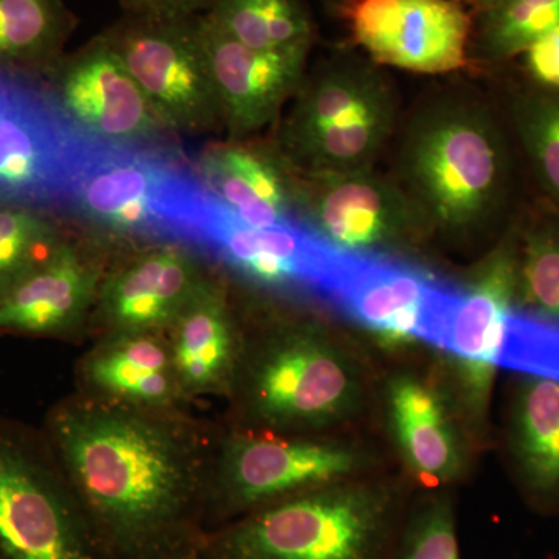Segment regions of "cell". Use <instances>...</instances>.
<instances>
[{
    "instance_id": "obj_1",
    "label": "cell",
    "mask_w": 559,
    "mask_h": 559,
    "mask_svg": "<svg viewBox=\"0 0 559 559\" xmlns=\"http://www.w3.org/2000/svg\"><path fill=\"white\" fill-rule=\"evenodd\" d=\"M49 433L106 559H198L215 447L197 425L86 393L53 411Z\"/></svg>"
},
{
    "instance_id": "obj_2",
    "label": "cell",
    "mask_w": 559,
    "mask_h": 559,
    "mask_svg": "<svg viewBox=\"0 0 559 559\" xmlns=\"http://www.w3.org/2000/svg\"><path fill=\"white\" fill-rule=\"evenodd\" d=\"M229 399L234 426L280 436H358L381 378L347 331L297 307L252 308Z\"/></svg>"
},
{
    "instance_id": "obj_3",
    "label": "cell",
    "mask_w": 559,
    "mask_h": 559,
    "mask_svg": "<svg viewBox=\"0 0 559 559\" xmlns=\"http://www.w3.org/2000/svg\"><path fill=\"white\" fill-rule=\"evenodd\" d=\"M395 178L428 237L471 248L498 229L509 204L511 156L498 117L471 91L419 102L395 132Z\"/></svg>"
},
{
    "instance_id": "obj_4",
    "label": "cell",
    "mask_w": 559,
    "mask_h": 559,
    "mask_svg": "<svg viewBox=\"0 0 559 559\" xmlns=\"http://www.w3.org/2000/svg\"><path fill=\"white\" fill-rule=\"evenodd\" d=\"M207 197L179 145L109 142L81 131L58 215L109 249L193 246Z\"/></svg>"
},
{
    "instance_id": "obj_5",
    "label": "cell",
    "mask_w": 559,
    "mask_h": 559,
    "mask_svg": "<svg viewBox=\"0 0 559 559\" xmlns=\"http://www.w3.org/2000/svg\"><path fill=\"white\" fill-rule=\"evenodd\" d=\"M414 492L380 473L304 492L210 530L198 559H390Z\"/></svg>"
},
{
    "instance_id": "obj_6",
    "label": "cell",
    "mask_w": 559,
    "mask_h": 559,
    "mask_svg": "<svg viewBox=\"0 0 559 559\" xmlns=\"http://www.w3.org/2000/svg\"><path fill=\"white\" fill-rule=\"evenodd\" d=\"M272 140L299 175L369 170L395 138L400 100L382 66L336 51L307 68Z\"/></svg>"
},
{
    "instance_id": "obj_7",
    "label": "cell",
    "mask_w": 559,
    "mask_h": 559,
    "mask_svg": "<svg viewBox=\"0 0 559 559\" xmlns=\"http://www.w3.org/2000/svg\"><path fill=\"white\" fill-rule=\"evenodd\" d=\"M426 366L382 374L378 412L415 491H452L468 479L487 444L488 403L466 384L450 356L436 349Z\"/></svg>"
},
{
    "instance_id": "obj_8",
    "label": "cell",
    "mask_w": 559,
    "mask_h": 559,
    "mask_svg": "<svg viewBox=\"0 0 559 559\" xmlns=\"http://www.w3.org/2000/svg\"><path fill=\"white\" fill-rule=\"evenodd\" d=\"M380 465L359 436H280L234 426L213 448L209 532L294 496L378 474Z\"/></svg>"
},
{
    "instance_id": "obj_9",
    "label": "cell",
    "mask_w": 559,
    "mask_h": 559,
    "mask_svg": "<svg viewBox=\"0 0 559 559\" xmlns=\"http://www.w3.org/2000/svg\"><path fill=\"white\" fill-rule=\"evenodd\" d=\"M103 35L130 69L162 123L176 138L224 132L202 14L124 13Z\"/></svg>"
},
{
    "instance_id": "obj_10",
    "label": "cell",
    "mask_w": 559,
    "mask_h": 559,
    "mask_svg": "<svg viewBox=\"0 0 559 559\" xmlns=\"http://www.w3.org/2000/svg\"><path fill=\"white\" fill-rule=\"evenodd\" d=\"M55 460L0 423V559H106Z\"/></svg>"
},
{
    "instance_id": "obj_11",
    "label": "cell",
    "mask_w": 559,
    "mask_h": 559,
    "mask_svg": "<svg viewBox=\"0 0 559 559\" xmlns=\"http://www.w3.org/2000/svg\"><path fill=\"white\" fill-rule=\"evenodd\" d=\"M296 210L305 229L342 252L406 259L429 240L395 178L374 168L296 173Z\"/></svg>"
},
{
    "instance_id": "obj_12",
    "label": "cell",
    "mask_w": 559,
    "mask_h": 559,
    "mask_svg": "<svg viewBox=\"0 0 559 559\" xmlns=\"http://www.w3.org/2000/svg\"><path fill=\"white\" fill-rule=\"evenodd\" d=\"M193 248L261 296L296 304L322 301L337 252L301 224L250 226L210 193Z\"/></svg>"
},
{
    "instance_id": "obj_13",
    "label": "cell",
    "mask_w": 559,
    "mask_h": 559,
    "mask_svg": "<svg viewBox=\"0 0 559 559\" xmlns=\"http://www.w3.org/2000/svg\"><path fill=\"white\" fill-rule=\"evenodd\" d=\"M447 286L407 259L337 250L322 304L385 352L399 353L428 342Z\"/></svg>"
},
{
    "instance_id": "obj_14",
    "label": "cell",
    "mask_w": 559,
    "mask_h": 559,
    "mask_svg": "<svg viewBox=\"0 0 559 559\" xmlns=\"http://www.w3.org/2000/svg\"><path fill=\"white\" fill-rule=\"evenodd\" d=\"M80 142L43 84L0 73V204L58 215Z\"/></svg>"
},
{
    "instance_id": "obj_15",
    "label": "cell",
    "mask_w": 559,
    "mask_h": 559,
    "mask_svg": "<svg viewBox=\"0 0 559 559\" xmlns=\"http://www.w3.org/2000/svg\"><path fill=\"white\" fill-rule=\"evenodd\" d=\"M40 84L62 116L92 138L178 145L103 33L66 53Z\"/></svg>"
},
{
    "instance_id": "obj_16",
    "label": "cell",
    "mask_w": 559,
    "mask_h": 559,
    "mask_svg": "<svg viewBox=\"0 0 559 559\" xmlns=\"http://www.w3.org/2000/svg\"><path fill=\"white\" fill-rule=\"evenodd\" d=\"M366 57L415 73L455 72L469 61L473 20L459 0H340Z\"/></svg>"
},
{
    "instance_id": "obj_17",
    "label": "cell",
    "mask_w": 559,
    "mask_h": 559,
    "mask_svg": "<svg viewBox=\"0 0 559 559\" xmlns=\"http://www.w3.org/2000/svg\"><path fill=\"white\" fill-rule=\"evenodd\" d=\"M205 257L186 242L124 250L102 280L95 322L106 334H165L212 278Z\"/></svg>"
},
{
    "instance_id": "obj_18",
    "label": "cell",
    "mask_w": 559,
    "mask_h": 559,
    "mask_svg": "<svg viewBox=\"0 0 559 559\" xmlns=\"http://www.w3.org/2000/svg\"><path fill=\"white\" fill-rule=\"evenodd\" d=\"M499 450L533 513L559 516V377L511 370L503 393Z\"/></svg>"
},
{
    "instance_id": "obj_19",
    "label": "cell",
    "mask_w": 559,
    "mask_h": 559,
    "mask_svg": "<svg viewBox=\"0 0 559 559\" xmlns=\"http://www.w3.org/2000/svg\"><path fill=\"white\" fill-rule=\"evenodd\" d=\"M108 249L90 237H69L0 296V330L62 336L81 329L94 311Z\"/></svg>"
},
{
    "instance_id": "obj_20",
    "label": "cell",
    "mask_w": 559,
    "mask_h": 559,
    "mask_svg": "<svg viewBox=\"0 0 559 559\" xmlns=\"http://www.w3.org/2000/svg\"><path fill=\"white\" fill-rule=\"evenodd\" d=\"M205 47L227 139H249L274 123L299 90L310 53L250 49L202 14Z\"/></svg>"
},
{
    "instance_id": "obj_21",
    "label": "cell",
    "mask_w": 559,
    "mask_h": 559,
    "mask_svg": "<svg viewBox=\"0 0 559 559\" xmlns=\"http://www.w3.org/2000/svg\"><path fill=\"white\" fill-rule=\"evenodd\" d=\"M204 189L231 215L255 227L300 224L296 173L274 142L226 139L210 143L193 160Z\"/></svg>"
},
{
    "instance_id": "obj_22",
    "label": "cell",
    "mask_w": 559,
    "mask_h": 559,
    "mask_svg": "<svg viewBox=\"0 0 559 559\" xmlns=\"http://www.w3.org/2000/svg\"><path fill=\"white\" fill-rule=\"evenodd\" d=\"M183 400L226 396L240 366L245 323L223 280L212 278L167 334Z\"/></svg>"
},
{
    "instance_id": "obj_23",
    "label": "cell",
    "mask_w": 559,
    "mask_h": 559,
    "mask_svg": "<svg viewBox=\"0 0 559 559\" xmlns=\"http://www.w3.org/2000/svg\"><path fill=\"white\" fill-rule=\"evenodd\" d=\"M87 393L150 409H176L180 393L165 334H106L86 356Z\"/></svg>"
},
{
    "instance_id": "obj_24",
    "label": "cell",
    "mask_w": 559,
    "mask_h": 559,
    "mask_svg": "<svg viewBox=\"0 0 559 559\" xmlns=\"http://www.w3.org/2000/svg\"><path fill=\"white\" fill-rule=\"evenodd\" d=\"M75 27L62 0H0V73L43 83Z\"/></svg>"
},
{
    "instance_id": "obj_25",
    "label": "cell",
    "mask_w": 559,
    "mask_h": 559,
    "mask_svg": "<svg viewBox=\"0 0 559 559\" xmlns=\"http://www.w3.org/2000/svg\"><path fill=\"white\" fill-rule=\"evenodd\" d=\"M204 16L250 49L310 53L316 38L304 0H213Z\"/></svg>"
},
{
    "instance_id": "obj_26",
    "label": "cell",
    "mask_w": 559,
    "mask_h": 559,
    "mask_svg": "<svg viewBox=\"0 0 559 559\" xmlns=\"http://www.w3.org/2000/svg\"><path fill=\"white\" fill-rule=\"evenodd\" d=\"M513 304L522 318L559 329V218H539L509 231Z\"/></svg>"
},
{
    "instance_id": "obj_27",
    "label": "cell",
    "mask_w": 559,
    "mask_h": 559,
    "mask_svg": "<svg viewBox=\"0 0 559 559\" xmlns=\"http://www.w3.org/2000/svg\"><path fill=\"white\" fill-rule=\"evenodd\" d=\"M68 238L57 213L0 204V296L49 259Z\"/></svg>"
},
{
    "instance_id": "obj_28",
    "label": "cell",
    "mask_w": 559,
    "mask_h": 559,
    "mask_svg": "<svg viewBox=\"0 0 559 559\" xmlns=\"http://www.w3.org/2000/svg\"><path fill=\"white\" fill-rule=\"evenodd\" d=\"M476 40L481 57L503 61L559 25V0H492L479 11Z\"/></svg>"
},
{
    "instance_id": "obj_29",
    "label": "cell",
    "mask_w": 559,
    "mask_h": 559,
    "mask_svg": "<svg viewBox=\"0 0 559 559\" xmlns=\"http://www.w3.org/2000/svg\"><path fill=\"white\" fill-rule=\"evenodd\" d=\"M390 559H462L454 492H414Z\"/></svg>"
},
{
    "instance_id": "obj_30",
    "label": "cell",
    "mask_w": 559,
    "mask_h": 559,
    "mask_svg": "<svg viewBox=\"0 0 559 559\" xmlns=\"http://www.w3.org/2000/svg\"><path fill=\"white\" fill-rule=\"evenodd\" d=\"M513 117L533 171L559 209V91L522 95Z\"/></svg>"
},
{
    "instance_id": "obj_31",
    "label": "cell",
    "mask_w": 559,
    "mask_h": 559,
    "mask_svg": "<svg viewBox=\"0 0 559 559\" xmlns=\"http://www.w3.org/2000/svg\"><path fill=\"white\" fill-rule=\"evenodd\" d=\"M530 75L546 90L559 91V25L524 51Z\"/></svg>"
},
{
    "instance_id": "obj_32",
    "label": "cell",
    "mask_w": 559,
    "mask_h": 559,
    "mask_svg": "<svg viewBox=\"0 0 559 559\" xmlns=\"http://www.w3.org/2000/svg\"><path fill=\"white\" fill-rule=\"evenodd\" d=\"M213 0H120L124 13L145 16H193L204 14Z\"/></svg>"
},
{
    "instance_id": "obj_33",
    "label": "cell",
    "mask_w": 559,
    "mask_h": 559,
    "mask_svg": "<svg viewBox=\"0 0 559 559\" xmlns=\"http://www.w3.org/2000/svg\"><path fill=\"white\" fill-rule=\"evenodd\" d=\"M462 3H469V5L476 7L477 10H484L485 7H488L492 0H459Z\"/></svg>"
},
{
    "instance_id": "obj_34",
    "label": "cell",
    "mask_w": 559,
    "mask_h": 559,
    "mask_svg": "<svg viewBox=\"0 0 559 559\" xmlns=\"http://www.w3.org/2000/svg\"><path fill=\"white\" fill-rule=\"evenodd\" d=\"M336 2H340V0H336Z\"/></svg>"
}]
</instances>
